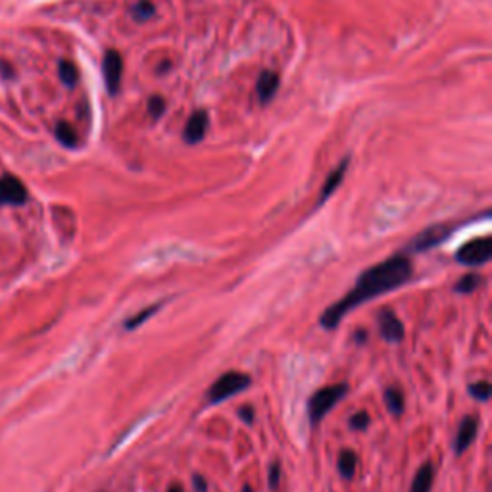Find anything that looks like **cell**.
<instances>
[{
	"label": "cell",
	"instance_id": "11",
	"mask_svg": "<svg viewBox=\"0 0 492 492\" xmlns=\"http://www.w3.org/2000/svg\"><path fill=\"white\" fill-rule=\"evenodd\" d=\"M277 89H279V75L275 72H269V69L259 74L258 83H256V93H258V99L262 104H267L275 96Z\"/></svg>",
	"mask_w": 492,
	"mask_h": 492
},
{
	"label": "cell",
	"instance_id": "5",
	"mask_svg": "<svg viewBox=\"0 0 492 492\" xmlns=\"http://www.w3.org/2000/svg\"><path fill=\"white\" fill-rule=\"evenodd\" d=\"M450 233H452V227H448L446 223H437V225L427 227L425 231H421L418 237H413L408 248L412 252H425V250L439 246L440 242H445L450 237Z\"/></svg>",
	"mask_w": 492,
	"mask_h": 492
},
{
	"label": "cell",
	"instance_id": "22",
	"mask_svg": "<svg viewBox=\"0 0 492 492\" xmlns=\"http://www.w3.org/2000/svg\"><path fill=\"white\" fill-rule=\"evenodd\" d=\"M469 393H471L473 398L488 400V396H491V385H488V381H477V383H473L469 386Z\"/></svg>",
	"mask_w": 492,
	"mask_h": 492
},
{
	"label": "cell",
	"instance_id": "8",
	"mask_svg": "<svg viewBox=\"0 0 492 492\" xmlns=\"http://www.w3.org/2000/svg\"><path fill=\"white\" fill-rule=\"evenodd\" d=\"M208 113L204 110H196V112L189 118L185 125V131H183V139H185L186 145H199L200 140L204 139V135L208 131Z\"/></svg>",
	"mask_w": 492,
	"mask_h": 492
},
{
	"label": "cell",
	"instance_id": "18",
	"mask_svg": "<svg viewBox=\"0 0 492 492\" xmlns=\"http://www.w3.org/2000/svg\"><path fill=\"white\" fill-rule=\"evenodd\" d=\"M154 13H156V6H154L152 2H148V0H139L131 8V16L137 21H148L150 18H154Z\"/></svg>",
	"mask_w": 492,
	"mask_h": 492
},
{
	"label": "cell",
	"instance_id": "28",
	"mask_svg": "<svg viewBox=\"0 0 492 492\" xmlns=\"http://www.w3.org/2000/svg\"><path fill=\"white\" fill-rule=\"evenodd\" d=\"M364 339H366V332H358V337H356V340H358V342H364Z\"/></svg>",
	"mask_w": 492,
	"mask_h": 492
},
{
	"label": "cell",
	"instance_id": "29",
	"mask_svg": "<svg viewBox=\"0 0 492 492\" xmlns=\"http://www.w3.org/2000/svg\"><path fill=\"white\" fill-rule=\"evenodd\" d=\"M242 492H252V488H250V486H245V491Z\"/></svg>",
	"mask_w": 492,
	"mask_h": 492
},
{
	"label": "cell",
	"instance_id": "27",
	"mask_svg": "<svg viewBox=\"0 0 492 492\" xmlns=\"http://www.w3.org/2000/svg\"><path fill=\"white\" fill-rule=\"evenodd\" d=\"M167 492H183V488H181L179 485H173V486H169V491Z\"/></svg>",
	"mask_w": 492,
	"mask_h": 492
},
{
	"label": "cell",
	"instance_id": "20",
	"mask_svg": "<svg viewBox=\"0 0 492 492\" xmlns=\"http://www.w3.org/2000/svg\"><path fill=\"white\" fill-rule=\"evenodd\" d=\"M479 283H481V277L477 275V273H467V275H464V277L456 283V293H462V294L473 293V291L479 286Z\"/></svg>",
	"mask_w": 492,
	"mask_h": 492
},
{
	"label": "cell",
	"instance_id": "26",
	"mask_svg": "<svg viewBox=\"0 0 492 492\" xmlns=\"http://www.w3.org/2000/svg\"><path fill=\"white\" fill-rule=\"evenodd\" d=\"M193 483H194V488H196V492H208L206 479H204L202 475H194Z\"/></svg>",
	"mask_w": 492,
	"mask_h": 492
},
{
	"label": "cell",
	"instance_id": "13",
	"mask_svg": "<svg viewBox=\"0 0 492 492\" xmlns=\"http://www.w3.org/2000/svg\"><path fill=\"white\" fill-rule=\"evenodd\" d=\"M432 481H435V467H432V464H423L413 477L410 492H431Z\"/></svg>",
	"mask_w": 492,
	"mask_h": 492
},
{
	"label": "cell",
	"instance_id": "25",
	"mask_svg": "<svg viewBox=\"0 0 492 492\" xmlns=\"http://www.w3.org/2000/svg\"><path fill=\"white\" fill-rule=\"evenodd\" d=\"M239 418L245 421L246 425H250V423L254 421V410L250 406H242L239 410Z\"/></svg>",
	"mask_w": 492,
	"mask_h": 492
},
{
	"label": "cell",
	"instance_id": "6",
	"mask_svg": "<svg viewBox=\"0 0 492 492\" xmlns=\"http://www.w3.org/2000/svg\"><path fill=\"white\" fill-rule=\"evenodd\" d=\"M102 75L106 83L108 93L118 94L121 86V75H123V58L118 50H106L102 58Z\"/></svg>",
	"mask_w": 492,
	"mask_h": 492
},
{
	"label": "cell",
	"instance_id": "9",
	"mask_svg": "<svg viewBox=\"0 0 492 492\" xmlns=\"http://www.w3.org/2000/svg\"><path fill=\"white\" fill-rule=\"evenodd\" d=\"M377 321H379L381 337H383L386 342H400V340L404 339V325H402V321H400L391 310L379 312Z\"/></svg>",
	"mask_w": 492,
	"mask_h": 492
},
{
	"label": "cell",
	"instance_id": "19",
	"mask_svg": "<svg viewBox=\"0 0 492 492\" xmlns=\"http://www.w3.org/2000/svg\"><path fill=\"white\" fill-rule=\"evenodd\" d=\"M58 75H60V81L64 83L66 86H75V83H77V67L72 64V62H60V66H58Z\"/></svg>",
	"mask_w": 492,
	"mask_h": 492
},
{
	"label": "cell",
	"instance_id": "17",
	"mask_svg": "<svg viewBox=\"0 0 492 492\" xmlns=\"http://www.w3.org/2000/svg\"><path fill=\"white\" fill-rule=\"evenodd\" d=\"M162 306H164V302H160V304H154V306H148V308H145L142 312L135 313L133 318H129V320L125 321L127 331H133V329H137L139 325H142V323H145L147 320H150L154 313L158 312Z\"/></svg>",
	"mask_w": 492,
	"mask_h": 492
},
{
	"label": "cell",
	"instance_id": "15",
	"mask_svg": "<svg viewBox=\"0 0 492 492\" xmlns=\"http://www.w3.org/2000/svg\"><path fill=\"white\" fill-rule=\"evenodd\" d=\"M56 139H58V142L60 145H64L66 148H75L77 147V133H75V129L69 123H66V121H60L58 125H56Z\"/></svg>",
	"mask_w": 492,
	"mask_h": 492
},
{
	"label": "cell",
	"instance_id": "12",
	"mask_svg": "<svg viewBox=\"0 0 492 492\" xmlns=\"http://www.w3.org/2000/svg\"><path fill=\"white\" fill-rule=\"evenodd\" d=\"M346 167H348V158H345V160L340 162L339 166L335 167L331 173H329V177L325 179V183H323V186H321V194H320V200H318V204H321V202H325L329 196H331L337 189H339V185L342 183V179H345V173H346Z\"/></svg>",
	"mask_w": 492,
	"mask_h": 492
},
{
	"label": "cell",
	"instance_id": "1",
	"mask_svg": "<svg viewBox=\"0 0 492 492\" xmlns=\"http://www.w3.org/2000/svg\"><path fill=\"white\" fill-rule=\"evenodd\" d=\"M410 277H412V262L404 254H396L377 266L367 267L366 272L358 277L352 291L321 313V325L325 329H335L350 310L358 308L367 300L375 298V296L396 291Z\"/></svg>",
	"mask_w": 492,
	"mask_h": 492
},
{
	"label": "cell",
	"instance_id": "2",
	"mask_svg": "<svg viewBox=\"0 0 492 492\" xmlns=\"http://www.w3.org/2000/svg\"><path fill=\"white\" fill-rule=\"evenodd\" d=\"M346 393H348V385H345V383L323 386L320 391H315L312 394L310 402H308V413H310V421H312L313 425H318L321 419L331 412V408L339 400L345 398Z\"/></svg>",
	"mask_w": 492,
	"mask_h": 492
},
{
	"label": "cell",
	"instance_id": "4",
	"mask_svg": "<svg viewBox=\"0 0 492 492\" xmlns=\"http://www.w3.org/2000/svg\"><path fill=\"white\" fill-rule=\"evenodd\" d=\"M492 258V239L491 237H481L473 239L459 248L456 252V259L459 264L467 267H479L486 264Z\"/></svg>",
	"mask_w": 492,
	"mask_h": 492
},
{
	"label": "cell",
	"instance_id": "14",
	"mask_svg": "<svg viewBox=\"0 0 492 492\" xmlns=\"http://www.w3.org/2000/svg\"><path fill=\"white\" fill-rule=\"evenodd\" d=\"M356 466H358V458L352 450H345V452L339 456V473L345 477V479H352L354 473H356Z\"/></svg>",
	"mask_w": 492,
	"mask_h": 492
},
{
	"label": "cell",
	"instance_id": "21",
	"mask_svg": "<svg viewBox=\"0 0 492 492\" xmlns=\"http://www.w3.org/2000/svg\"><path fill=\"white\" fill-rule=\"evenodd\" d=\"M164 112H166V100H164V96H158V94L150 96L148 99V113H150V118L158 120Z\"/></svg>",
	"mask_w": 492,
	"mask_h": 492
},
{
	"label": "cell",
	"instance_id": "23",
	"mask_svg": "<svg viewBox=\"0 0 492 492\" xmlns=\"http://www.w3.org/2000/svg\"><path fill=\"white\" fill-rule=\"evenodd\" d=\"M367 425H369V415H367V412L354 413V418L350 419V427L356 429V431H364Z\"/></svg>",
	"mask_w": 492,
	"mask_h": 492
},
{
	"label": "cell",
	"instance_id": "3",
	"mask_svg": "<svg viewBox=\"0 0 492 492\" xmlns=\"http://www.w3.org/2000/svg\"><path fill=\"white\" fill-rule=\"evenodd\" d=\"M246 386H250V377L246 373L227 371L216 383H212V386L208 388L206 398L210 404H220L235 394H239L240 391H245Z\"/></svg>",
	"mask_w": 492,
	"mask_h": 492
},
{
	"label": "cell",
	"instance_id": "24",
	"mask_svg": "<svg viewBox=\"0 0 492 492\" xmlns=\"http://www.w3.org/2000/svg\"><path fill=\"white\" fill-rule=\"evenodd\" d=\"M279 483H281V466L279 464H272V467H269V486H272V491L279 488Z\"/></svg>",
	"mask_w": 492,
	"mask_h": 492
},
{
	"label": "cell",
	"instance_id": "16",
	"mask_svg": "<svg viewBox=\"0 0 492 492\" xmlns=\"http://www.w3.org/2000/svg\"><path fill=\"white\" fill-rule=\"evenodd\" d=\"M385 404L386 408H388V412L393 413V415H400V413L404 412V394H402V391H400V388H394V386L386 388Z\"/></svg>",
	"mask_w": 492,
	"mask_h": 492
},
{
	"label": "cell",
	"instance_id": "10",
	"mask_svg": "<svg viewBox=\"0 0 492 492\" xmlns=\"http://www.w3.org/2000/svg\"><path fill=\"white\" fill-rule=\"evenodd\" d=\"M477 431H479V421L473 415H467V418L462 419V423L458 427V432H456V442H454V450L456 454H464L473 445V440L477 437Z\"/></svg>",
	"mask_w": 492,
	"mask_h": 492
},
{
	"label": "cell",
	"instance_id": "7",
	"mask_svg": "<svg viewBox=\"0 0 492 492\" xmlns=\"http://www.w3.org/2000/svg\"><path fill=\"white\" fill-rule=\"evenodd\" d=\"M27 202V189L18 177H0V206H21Z\"/></svg>",
	"mask_w": 492,
	"mask_h": 492
}]
</instances>
